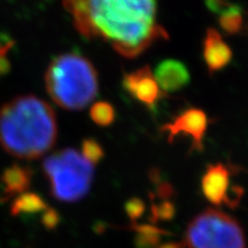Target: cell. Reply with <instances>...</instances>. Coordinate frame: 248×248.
<instances>
[{
  "mask_svg": "<svg viewBox=\"0 0 248 248\" xmlns=\"http://www.w3.org/2000/svg\"><path fill=\"white\" fill-rule=\"evenodd\" d=\"M63 6L80 36L105 40L124 58L168 38L156 22V0H63Z\"/></svg>",
  "mask_w": 248,
  "mask_h": 248,
  "instance_id": "1",
  "label": "cell"
},
{
  "mask_svg": "<svg viewBox=\"0 0 248 248\" xmlns=\"http://www.w3.org/2000/svg\"><path fill=\"white\" fill-rule=\"evenodd\" d=\"M54 109L33 94L17 95L0 107V147L20 160H36L54 146Z\"/></svg>",
  "mask_w": 248,
  "mask_h": 248,
  "instance_id": "2",
  "label": "cell"
},
{
  "mask_svg": "<svg viewBox=\"0 0 248 248\" xmlns=\"http://www.w3.org/2000/svg\"><path fill=\"white\" fill-rule=\"evenodd\" d=\"M45 88L59 107L82 110L98 95V73L84 55L76 52L62 53L49 62L45 73Z\"/></svg>",
  "mask_w": 248,
  "mask_h": 248,
  "instance_id": "3",
  "label": "cell"
},
{
  "mask_svg": "<svg viewBox=\"0 0 248 248\" xmlns=\"http://www.w3.org/2000/svg\"><path fill=\"white\" fill-rule=\"evenodd\" d=\"M43 170L54 199L68 203L85 198L94 175L93 164L73 148L57 151L46 157Z\"/></svg>",
  "mask_w": 248,
  "mask_h": 248,
  "instance_id": "4",
  "label": "cell"
},
{
  "mask_svg": "<svg viewBox=\"0 0 248 248\" xmlns=\"http://www.w3.org/2000/svg\"><path fill=\"white\" fill-rule=\"evenodd\" d=\"M185 245L187 248H246V238L237 219L208 208L187 225Z\"/></svg>",
  "mask_w": 248,
  "mask_h": 248,
  "instance_id": "5",
  "label": "cell"
},
{
  "mask_svg": "<svg viewBox=\"0 0 248 248\" xmlns=\"http://www.w3.org/2000/svg\"><path fill=\"white\" fill-rule=\"evenodd\" d=\"M201 190L203 197L215 206L235 208L244 194L239 186L231 184V172L223 163L209 164L201 179Z\"/></svg>",
  "mask_w": 248,
  "mask_h": 248,
  "instance_id": "6",
  "label": "cell"
},
{
  "mask_svg": "<svg viewBox=\"0 0 248 248\" xmlns=\"http://www.w3.org/2000/svg\"><path fill=\"white\" fill-rule=\"evenodd\" d=\"M208 129V117L202 109L188 108L173 119L170 123H166L161 131L168 133V140L172 142L179 135H184L191 139L192 151L203 150V139Z\"/></svg>",
  "mask_w": 248,
  "mask_h": 248,
  "instance_id": "7",
  "label": "cell"
},
{
  "mask_svg": "<svg viewBox=\"0 0 248 248\" xmlns=\"http://www.w3.org/2000/svg\"><path fill=\"white\" fill-rule=\"evenodd\" d=\"M122 86L129 95L150 109H155L157 102L162 98V91L154 74L148 66L125 74Z\"/></svg>",
  "mask_w": 248,
  "mask_h": 248,
  "instance_id": "8",
  "label": "cell"
},
{
  "mask_svg": "<svg viewBox=\"0 0 248 248\" xmlns=\"http://www.w3.org/2000/svg\"><path fill=\"white\" fill-rule=\"evenodd\" d=\"M33 171L30 167L12 164L0 175V201L15 199L29 190Z\"/></svg>",
  "mask_w": 248,
  "mask_h": 248,
  "instance_id": "9",
  "label": "cell"
},
{
  "mask_svg": "<svg viewBox=\"0 0 248 248\" xmlns=\"http://www.w3.org/2000/svg\"><path fill=\"white\" fill-rule=\"evenodd\" d=\"M203 60L210 74L224 69L232 60L230 46L214 28L207 30L203 39Z\"/></svg>",
  "mask_w": 248,
  "mask_h": 248,
  "instance_id": "10",
  "label": "cell"
},
{
  "mask_svg": "<svg viewBox=\"0 0 248 248\" xmlns=\"http://www.w3.org/2000/svg\"><path fill=\"white\" fill-rule=\"evenodd\" d=\"M163 92H177L190 83L191 76L183 62L168 59L157 64L154 73Z\"/></svg>",
  "mask_w": 248,
  "mask_h": 248,
  "instance_id": "11",
  "label": "cell"
},
{
  "mask_svg": "<svg viewBox=\"0 0 248 248\" xmlns=\"http://www.w3.org/2000/svg\"><path fill=\"white\" fill-rule=\"evenodd\" d=\"M48 207L38 193L27 191L13 200L11 204V214L13 216H32L42 214Z\"/></svg>",
  "mask_w": 248,
  "mask_h": 248,
  "instance_id": "12",
  "label": "cell"
},
{
  "mask_svg": "<svg viewBox=\"0 0 248 248\" xmlns=\"http://www.w3.org/2000/svg\"><path fill=\"white\" fill-rule=\"evenodd\" d=\"M136 233V247L137 248H157L160 246L161 237L167 234L166 231L155 226L142 224L133 226Z\"/></svg>",
  "mask_w": 248,
  "mask_h": 248,
  "instance_id": "13",
  "label": "cell"
},
{
  "mask_svg": "<svg viewBox=\"0 0 248 248\" xmlns=\"http://www.w3.org/2000/svg\"><path fill=\"white\" fill-rule=\"evenodd\" d=\"M218 23L226 33L235 35L243 29L244 26L243 9L239 5L232 4L230 7L219 14Z\"/></svg>",
  "mask_w": 248,
  "mask_h": 248,
  "instance_id": "14",
  "label": "cell"
},
{
  "mask_svg": "<svg viewBox=\"0 0 248 248\" xmlns=\"http://www.w3.org/2000/svg\"><path fill=\"white\" fill-rule=\"evenodd\" d=\"M90 117L98 125L109 126L116 120L115 108L107 101H98L92 105L90 109Z\"/></svg>",
  "mask_w": 248,
  "mask_h": 248,
  "instance_id": "15",
  "label": "cell"
},
{
  "mask_svg": "<svg viewBox=\"0 0 248 248\" xmlns=\"http://www.w3.org/2000/svg\"><path fill=\"white\" fill-rule=\"evenodd\" d=\"M82 154L94 166L104 159L105 151L98 140L93 138H86L82 142Z\"/></svg>",
  "mask_w": 248,
  "mask_h": 248,
  "instance_id": "16",
  "label": "cell"
},
{
  "mask_svg": "<svg viewBox=\"0 0 248 248\" xmlns=\"http://www.w3.org/2000/svg\"><path fill=\"white\" fill-rule=\"evenodd\" d=\"M175 216V206L168 200H163L152 206V221H169Z\"/></svg>",
  "mask_w": 248,
  "mask_h": 248,
  "instance_id": "17",
  "label": "cell"
},
{
  "mask_svg": "<svg viewBox=\"0 0 248 248\" xmlns=\"http://www.w3.org/2000/svg\"><path fill=\"white\" fill-rule=\"evenodd\" d=\"M14 40L8 36H0V76H5L11 71V61L7 58L9 49L13 47Z\"/></svg>",
  "mask_w": 248,
  "mask_h": 248,
  "instance_id": "18",
  "label": "cell"
},
{
  "mask_svg": "<svg viewBox=\"0 0 248 248\" xmlns=\"http://www.w3.org/2000/svg\"><path fill=\"white\" fill-rule=\"evenodd\" d=\"M124 209H125V213L129 216V218L132 222H136L139 217L142 216L145 209H146V206H145V202L142 200L138 199V198H132L125 203Z\"/></svg>",
  "mask_w": 248,
  "mask_h": 248,
  "instance_id": "19",
  "label": "cell"
},
{
  "mask_svg": "<svg viewBox=\"0 0 248 248\" xmlns=\"http://www.w3.org/2000/svg\"><path fill=\"white\" fill-rule=\"evenodd\" d=\"M40 222H42L43 226H44L46 230H55L61 223V216L57 210L48 207L47 209H45L42 213Z\"/></svg>",
  "mask_w": 248,
  "mask_h": 248,
  "instance_id": "20",
  "label": "cell"
},
{
  "mask_svg": "<svg viewBox=\"0 0 248 248\" xmlns=\"http://www.w3.org/2000/svg\"><path fill=\"white\" fill-rule=\"evenodd\" d=\"M207 8L215 14H221L232 5L228 0H204Z\"/></svg>",
  "mask_w": 248,
  "mask_h": 248,
  "instance_id": "21",
  "label": "cell"
},
{
  "mask_svg": "<svg viewBox=\"0 0 248 248\" xmlns=\"http://www.w3.org/2000/svg\"><path fill=\"white\" fill-rule=\"evenodd\" d=\"M157 248H184V245L181 243H175V241H169V243L160 245Z\"/></svg>",
  "mask_w": 248,
  "mask_h": 248,
  "instance_id": "22",
  "label": "cell"
}]
</instances>
